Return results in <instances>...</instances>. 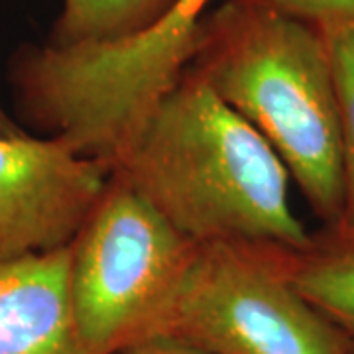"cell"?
Here are the masks:
<instances>
[{"label":"cell","instance_id":"obj_5","mask_svg":"<svg viewBox=\"0 0 354 354\" xmlns=\"http://www.w3.org/2000/svg\"><path fill=\"white\" fill-rule=\"evenodd\" d=\"M286 256L242 244L197 246L150 333L215 354H354L341 330L291 283Z\"/></svg>","mask_w":354,"mask_h":354},{"label":"cell","instance_id":"obj_4","mask_svg":"<svg viewBox=\"0 0 354 354\" xmlns=\"http://www.w3.org/2000/svg\"><path fill=\"white\" fill-rule=\"evenodd\" d=\"M197 246L113 171L69 244L71 305L87 354H113L148 335Z\"/></svg>","mask_w":354,"mask_h":354},{"label":"cell","instance_id":"obj_13","mask_svg":"<svg viewBox=\"0 0 354 354\" xmlns=\"http://www.w3.org/2000/svg\"><path fill=\"white\" fill-rule=\"evenodd\" d=\"M0 134H2V136L16 138V136H24V134H28V132H26L22 127H18L12 118L2 111V106H0Z\"/></svg>","mask_w":354,"mask_h":354},{"label":"cell","instance_id":"obj_10","mask_svg":"<svg viewBox=\"0 0 354 354\" xmlns=\"http://www.w3.org/2000/svg\"><path fill=\"white\" fill-rule=\"evenodd\" d=\"M329 48L342 146V215L337 230L354 232V28L321 30Z\"/></svg>","mask_w":354,"mask_h":354},{"label":"cell","instance_id":"obj_6","mask_svg":"<svg viewBox=\"0 0 354 354\" xmlns=\"http://www.w3.org/2000/svg\"><path fill=\"white\" fill-rule=\"evenodd\" d=\"M111 177L57 136L0 134V260L69 246Z\"/></svg>","mask_w":354,"mask_h":354},{"label":"cell","instance_id":"obj_12","mask_svg":"<svg viewBox=\"0 0 354 354\" xmlns=\"http://www.w3.org/2000/svg\"><path fill=\"white\" fill-rule=\"evenodd\" d=\"M113 354H215L189 341L177 339L167 333H150L136 341L128 342L127 346L114 351Z\"/></svg>","mask_w":354,"mask_h":354},{"label":"cell","instance_id":"obj_2","mask_svg":"<svg viewBox=\"0 0 354 354\" xmlns=\"http://www.w3.org/2000/svg\"><path fill=\"white\" fill-rule=\"evenodd\" d=\"M191 69L264 136L327 228L339 227L341 116L323 32L227 0L209 14Z\"/></svg>","mask_w":354,"mask_h":354},{"label":"cell","instance_id":"obj_3","mask_svg":"<svg viewBox=\"0 0 354 354\" xmlns=\"http://www.w3.org/2000/svg\"><path fill=\"white\" fill-rule=\"evenodd\" d=\"M215 0H176L136 36L95 46L26 48L12 81L26 120L113 164L153 104L189 69Z\"/></svg>","mask_w":354,"mask_h":354},{"label":"cell","instance_id":"obj_1","mask_svg":"<svg viewBox=\"0 0 354 354\" xmlns=\"http://www.w3.org/2000/svg\"><path fill=\"white\" fill-rule=\"evenodd\" d=\"M113 171L199 246L301 252L313 242L291 211L278 153L191 67L153 104Z\"/></svg>","mask_w":354,"mask_h":354},{"label":"cell","instance_id":"obj_7","mask_svg":"<svg viewBox=\"0 0 354 354\" xmlns=\"http://www.w3.org/2000/svg\"><path fill=\"white\" fill-rule=\"evenodd\" d=\"M0 354H87L69 290V246L0 260Z\"/></svg>","mask_w":354,"mask_h":354},{"label":"cell","instance_id":"obj_9","mask_svg":"<svg viewBox=\"0 0 354 354\" xmlns=\"http://www.w3.org/2000/svg\"><path fill=\"white\" fill-rule=\"evenodd\" d=\"M176 0H64L46 44L75 48L111 44L152 26Z\"/></svg>","mask_w":354,"mask_h":354},{"label":"cell","instance_id":"obj_11","mask_svg":"<svg viewBox=\"0 0 354 354\" xmlns=\"http://www.w3.org/2000/svg\"><path fill=\"white\" fill-rule=\"evenodd\" d=\"M286 14L319 30L329 28H354V0H241Z\"/></svg>","mask_w":354,"mask_h":354},{"label":"cell","instance_id":"obj_8","mask_svg":"<svg viewBox=\"0 0 354 354\" xmlns=\"http://www.w3.org/2000/svg\"><path fill=\"white\" fill-rule=\"evenodd\" d=\"M291 283L341 330L354 351V232L327 228L301 252H288Z\"/></svg>","mask_w":354,"mask_h":354}]
</instances>
